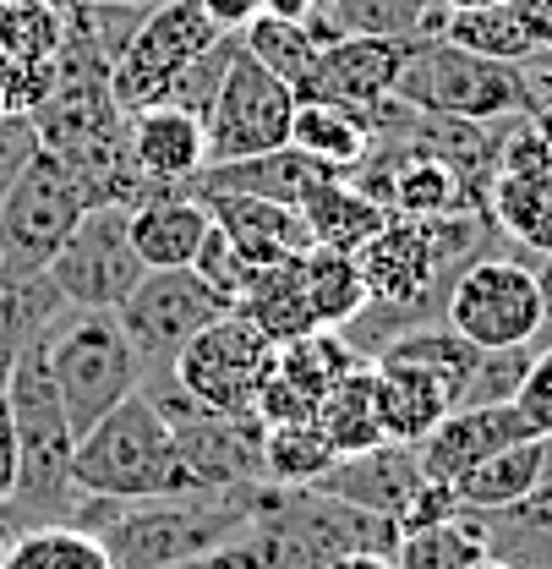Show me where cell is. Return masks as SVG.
<instances>
[{
  "label": "cell",
  "instance_id": "cell-1",
  "mask_svg": "<svg viewBox=\"0 0 552 569\" xmlns=\"http://www.w3.org/2000/svg\"><path fill=\"white\" fill-rule=\"evenodd\" d=\"M6 411H11V432H17V488H11V526L33 531V526H71L77 515V482H71V432L56 378H50V329L33 335L11 378H6Z\"/></svg>",
  "mask_w": 552,
  "mask_h": 569
},
{
  "label": "cell",
  "instance_id": "cell-2",
  "mask_svg": "<svg viewBox=\"0 0 552 569\" xmlns=\"http://www.w3.org/2000/svg\"><path fill=\"white\" fill-rule=\"evenodd\" d=\"M71 482H77V493L116 498V503L203 493L198 477H192V466L175 449L170 417L148 395L121 400L110 417H99L77 438V449H71Z\"/></svg>",
  "mask_w": 552,
  "mask_h": 569
},
{
  "label": "cell",
  "instance_id": "cell-3",
  "mask_svg": "<svg viewBox=\"0 0 552 569\" xmlns=\"http://www.w3.org/2000/svg\"><path fill=\"white\" fill-rule=\"evenodd\" d=\"M50 378L77 438L138 395L142 367L116 307H67L50 323Z\"/></svg>",
  "mask_w": 552,
  "mask_h": 569
},
{
  "label": "cell",
  "instance_id": "cell-4",
  "mask_svg": "<svg viewBox=\"0 0 552 569\" xmlns=\"http://www.w3.org/2000/svg\"><path fill=\"white\" fill-rule=\"evenodd\" d=\"M552 284L503 252L471 258L449 296H443V323L465 335L476 351H509V346H552Z\"/></svg>",
  "mask_w": 552,
  "mask_h": 569
},
{
  "label": "cell",
  "instance_id": "cell-5",
  "mask_svg": "<svg viewBox=\"0 0 552 569\" xmlns=\"http://www.w3.org/2000/svg\"><path fill=\"white\" fill-rule=\"evenodd\" d=\"M230 301L208 290L192 269H142V280L116 307L132 351L142 367V395H159L175 383V356L203 335L213 318H224Z\"/></svg>",
  "mask_w": 552,
  "mask_h": 569
},
{
  "label": "cell",
  "instance_id": "cell-6",
  "mask_svg": "<svg viewBox=\"0 0 552 569\" xmlns=\"http://www.w3.org/2000/svg\"><path fill=\"white\" fill-rule=\"evenodd\" d=\"M394 99H405L421 116L503 121V116L525 110V82H520V67H509V61L471 56L449 39H411Z\"/></svg>",
  "mask_w": 552,
  "mask_h": 569
},
{
  "label": "cell",
  "instance_id": "cell-7",
  "mask_svg": "<svg viewBox=\"0 0 552 569\" xmlns=\"http://www.w3.org/2000/svg\"><path fill=\"white\" fill-rule=\"evenodd\" d=\"M88 209L82 176L61 153L39 148L0 203V274H44Z\"/></svg>",
  "mask_w": 552,
  "mask_h": 569
},
{
  "label": "cell",
  "instance_id": "cell-8",
  "mask_svg": "<svg viewBox=\"0 0 552 569\" xmlns=\"http://www.w3.org/2000/svg\"><path fill=\"white\" fill-rule=\"evenodd\" d=\"M219 33L224 28L203 11V0H159V6H148L138 33L127 39V50L110 67V99H116V110L121 116H138V110L164 104L175 71L187 67V61H198Z\"/></svg>",
  "mask_w": 552,
  "mask_h": 569
},
{
  "label": "cell",
  "instance_id": "cell-9",
  "mask_svg": "<svg viewBox=\"0 0 552 569\" xmlns=\"http://www.w3.org/2000/svg\"><path fill=\"white\" fill-rule=\"evenodd\" d=\"M274 340L247 323L241 312H224L213 318L203 335L175 356V383L219 417H252L269 372H274Z\"/></svg>",
  "mask_w": 552,
  "mask_h": 569
},
{
  "label": "cell",
  "instance_id": "cell-10",
  "mask_svg": "<svg viewBox=\"0 0 552 569\" xmlns=\"http://www.w3.org/2000/svg\"><path fill=\"white\" fill-rule=\"evenodd\" d=\"M290 121H295V88L274 77L269 67H258L247 50L230 61L213 104L203 116L208 132V164L224 159H252L290 142Z\"/></svg>",
  "mask_w": 552,
  "mask_h": 569
},
{
  "label": "cell",
  "instance_id": "cell-11",
  "mask_svg": "<svg viewBox=\"0 0 552 569\" xmlns=\"http://www.w3.org/2000/svg\"><path fill=\"white\" fill-rule=\"evenodd\" d=\"M44 274L67 307H121L127 290L142 280V258L132 247V209L93 203Z\"/></svg>",
  "mask_w": 552,
  "mask_h": 569
},
{
  "label": "cell",
  "instance_id": "cell-12",
  "mask_svg": "<svg viewBox=\"0 0 552 569\" xmlns=\"http://www.w3.org/2000/svg\"><path fill=\"white\" fill-rule=\"evenodd\" d=\"M411 56V39H372V33H340L329 44H318L312 67L301 77L295 99H318V104H340V110H378L383 99H394L400 67Z\"/></svg>",
  "mask_w": 552,
  "mask_h": 569
},
{
  "label": "cell",
  "instance_id": "cell-13",
  "mask_svg": "<svg viewBox=\"0 0 552 569\" xmlns=\"http://www.w3.org/2000/svg\"><path fill=\"white\" fill-rule=\"evenodd\" d=\"M175 427V449L192 466L203 493H230V488H252L269 482L263 477V422L252 417H219L192 406L187 417H170Z\"/></svg>",
  "mask_w": 552,
  "mask_h": 569
},
{
  "label": "cell",
  "instance_id": "cell-14",
  "mask_svg": "<svg viewBox=\"0 0 552 569\" xmlns=\"http://www.w3.org/2000/svg\"><path fill=\"white\" fill-rule=\"evenodd\" d=\"M520 438H536V432L520 417L514 400L509 406H454L415 443V460H421V471L432 482H460L471 466H482L486 455H498V449H509Z\"/></svg>",
  "mask_w": 552,
  "mask_h": 569
},
{
  "label": "cell",
  "instance_id": "cell-15",
  "mask_svg": "<svg viewBox=\"0 0 552 569\" xmlns=\"http://www.w3.org/2000/svg\"><path fill=\"white\" fill-rule=\"evenodd\" d=\"M127 153L148 187L159 192H187L208 164V132L203 116L175 110V104H153L127 116Z\"/></svg>",
  "mask_w": 552,
  "mask_h": 569
},
{
  "label": "cell",
  "instance_id": "cell-16",
  "mask_svg": "<svg viewBox=\"0 0 552 569\" xmlns=\"http://www.w3.org/2000/svg\"><path fill=\"white\" fill-rule=\"evenodd\" d=\"M421 482H426V471H421L411 443H378V449H361V455H340L312 482V493H329V498H340V503H355V509H372V515L400 520V509L411 503V493Z\"/></svg>",
  "mask_w": 552,
  "mask_h": 569
},
{
  "label": "cell",
  "instance_id": "cell-17",
  "mask_svg": "<svg viewBox=\"0 0 552 569\" xmlns=\"http://www.w3.org/2000/svg\"><path fill=\"white\" fill-rule=\"evenodd\" d=\"M203 209H208V219L235 241V252H241L252 269L284 263V258H295V252L312 247L301 209L274 203V198H252V192H203Z\"/></svg>",
  "mask_w": 552,
  "mask_h": 569
},
{
  "label": "cell",
  "instance_id": "cell-18",
  "mask_svg": "<svg viewBox=\"0 0 552 569\" xmlns=\"http://www.w3.org/2000/svg\"><path fill=\"white\" fill-rule=\"evenodd\" d=\"M334 170H323L318 159H307L301 148H269V153H252V159H224V164H203V176L187 187L192 198L203 192H252V198H274L301 209V198Z\"/></svg>",
  "mask_w": 552,
  "mask_h": 569
},
{
  "label": "cell",
  "instance_id": "cell-19",
  "mask_svg": "<svg viewBox=\"0 0 552 569\" xmlns=\"http://www.w3.org/2000/svg\"><path fill=\"white\" fill-rule=\"evenodd\" d=\"M208 236V209L192 192H159L132 209V247L142 269H187Z\"/></svg>",
  "mask_w": 552,
  "mask_h": 569
},
{
  "label": "cell",
  "instance_id": "cell-20",
  "mask_svg": "<svg viewBox=\"0 0 552 569\" xmlns=\"http://www.w3.org/2000/svg\"><path fill=\"white\" fill-rule=\"evenodd\" d=\"M301 219H307L312 247H329V252H350V258H355V252L389 224V209H383L378 198H367L345 176H323V181L301 198Z\"/></svg>",
  "mask_w": 552,
  "mask_h": 569
},
{
  "label": "cell",
  "instance_id": "cell-21",
  "mask_svg": "<svg viewBox=\"0 0 552 569\" xmlns=\"http://www.w3.org/2000/svg\"><path fill=\"white\" fill-rule=\"evenodd\" d=\"M372 372H378V411H383V438L389 443H411L415 449L454 411V395L438 378L405 367V361H372Z\"/></svg>",
  "mask_w": 552,
  "mask_h": 569
},
{
  "label": "cell",
  "instance_id": "cell-22",
  "mask_svg": "<svg viewBox=\"0 0 552 569\" xmlns=\"http://www.w3.org/2000/svg\"><path fill=\"white\" fill-rule=\"evenodd\" d=\"M230 312H241L247 323H258L274 346L295 340V335H312V329H318V318H312L307 280H301V252H295V258H284V263L258 269L252 284H247V296H241Z\"/></svg>",
  "mask_w": 552,
  "mask_h": 569
},
{
  "label": "cell",
  "instance_id": "cell-23",
  "mask_svg": "<svg viewBox=\"0 0 552 569\" xmlns=\"http://www.w3.org/2000/svg\"><path fill=\"white\" fill-rule=\"evenodd\" d=\"M482 537L486 553L509 569H552V482H542L536 493H525L509 509H486Z\"/></svg>",
  "mask_w": 552,
  "mask_h": 569
},
{
  "label": "cell",
  "instance_id": "cell-24",
  "mask_svg": "<svg viewBox=\"0 0 552 569\" xmlns=\"http://www.w3.org/2000/svg\"><path fill=\"white\" fill-rule=\"evenodd\" d=\"M290 148H301L307 159H318L323 170L350 176L367 148H372V127L367 116L340 110V104H318V99H295V121H290Z\"/></svg>",
  "mask_w": 552,
  "mask_h": 569
},
{
  "label": "cell",
  "instance_id": "cell-25",
  "mask_svg": "<svg viewBox=\"0 0 552 569\" xmlns=\"http://www.w3.org/2000/svg\"><path fill=\"white\" fill-rule=\"evenodd\" d=\"M312 422L323 427V438L334 443V455H361V449L389 443L383 438V411H378V372H372V361H361L355 372H345L323 395V406H318Z\"/></svg>",
  "mask_w": 552,
  "mask_h": 569
},
{
  "label": "cell",
  "instance_id": "cell-26",
  "mask_svg": "<svg viewBox=\"0 0 552 569\" xmlns=\"http://www.w3.org/2000/svg\"><path fill=\"white\" fill-rule=\"evenodd\" d=\"M361 367V356L350 346L340 329H312V335H295V340H284L274 351V378H284L312 411L323 406V395Z\"/></svg>",
  "mask_w": 552,
  "mask_h": 569
},
{
  "label": "cell",
  "instance_id": "cell-27",
  "mask_svg": "<svg viewBox=\"0 0 552 569\" xmlns=\"http://www.w3.org/2000/svg\"><path fill=\"white\" fill-rule=\"evenodd\" d=\"M61 312H67V301L50 284V274H0V395H6V378H11L22 346L33 335H44Z\"/></svg>",
  "mask_w": 552,
  "mask_h": 569
},
{
  "label": "cell",
  "instance_id": "cell-28",
  "mask_svg": "<svg viewBox=\"0 0 552 569\" xmlns=\"http://www.w3.org/2000/svg\"><path fill=\"white\" fill-rule=\"evenodd\" d=\"M542 488V438H520V443H509V449H498V455H486L482 466H471L460 482H454V493L465 509H509V503H520L525 493H536Z\"/></svg>",
  "mask_w": 552,
  "mask_h": 569
},
{
  "label": "cell",
  "instance_id": "cell-29",
  "mask_svg": "<svg viewBox=\"0 0 552 569\" xmlns=\"http://www.w3.org/2000/svg\"><path fill=\"white\" fill-rule=\"evenodd\" d=\"M334 33H372V39H438L443 6L438 0H323Z\"/></svg>",
  "mask_w": 552,
  "mask_h": 569
},
{
  "label": "cell",
  "instance_id": "cell-30",
  "mask_svg": "<svg viewBox=\"0 0 552 569\" xmlns=\"http://www.w3.org/2000/svg\"><path fill=\"white\" fill-rule=\"evenodd\" d=\"M301 280H307V301L318 329H345L350 318L367 312V284L350 252H329V247H307L301 252Z\"/></svg>",
  "mask_w": 552,
  "mask_h": 569
},
{
  "label": "cell",
  "instance_id": "cell-31",
  "mask_svg": "<svg viewBox=\"0 0 552 569\" xmlns=\"http://www.w3.org/2000/svg\"><path fill=\"white\" fill-rule=\"evenodd\" d=\"M486 219H492V230L514 236L520 247L552 258V181L492 176V187H486Z\"/></svg>",
  "mask_w": 552,
  "mask_h": 569
},
{
  "label": "cell",
  "instance_id": "cell-32",
  "mask_svg": "<svg viewBox=\"0 0 552 569\" xmlns=\"http://www.w3.org/2000/svg\"><path fill=\"white\" fill-rule=\"evenodd\" d=\"M486 553L482 537V515L460 509L454 520L421 526V531H400L394 542V569H465Z\"/></svg>",
  "mask_w": 552,
  "mask_h": 569
},
{
  "label": "cell",
  "instance_id": "cell-33",
  "mask_svg": "<svg viewBox=\"0 0 552 569\" xmlns=\"http://www.w3.org/2000/svg\"><path fill=\"white\" fill-rule=\"evenodd\" d=\"M334 443L323 438L318 422H279L263 427V477L274 488H312L334 466Z\"/></svg>",
  "mask_w": 552,
  "mask_h": 569
},
{
  "label": "cell",
  "instance_id": "cell-34",
  "mask_svg": "<svg viewBox=\"0 0 552 569\" xmlns=\"http://www.w3.org/2000/svg\"><path fill=\"white\" fill-rule=\"evenodd\" d=\"M438 39H449V44H460L471 56H486V61H509V67H520L525 56H536V44L520 28V17L509 11V0L503 6H486V11H443Z\"/></svg>",
  "mask_w": 552,
  "mask_h": 569
},
{
  "label": "cell",
  "instance_id": "cell-35",
  "mask_svg": "<svg viewBox=\"0 0 552 569\" xmlns=\"http://www.w3.org/2000/svg\"><path fill=\"white\" fill-rule=\"evenodd\" d=\"M0 569H116L104 542L82 526H33L11 542Z\"/></svg>",
  "mask_w": 552,
  "mask_h": 569
},
{
  "label": "cell",
  "instance_id": "cell-36",
  "mask_svg": "<svg viewBox=\"0 0 552 569\" xmlns=\"http://www.w3.org/2000/svg\"><path fill=\"white\" fill-rule=\"evenodd\" d=\"M241 50H247L258 67H269L274 77H284L290 88H301V77H307L312 56H318V39H312L307 22H290V17L258 11V17L241 28Z\"/></svg>",
  "mask_w": 552,
  "mask_h": 569
},
{
  "label": "cell",
  "instance_id": "cell-37",
  "mask_svg": "<svg viewBox=\"0 0 552 569\" xmlns=\"http://www.w3.org/2000/svg\"><path fill=\"white\" fill-rule=\"evenodd\" d=\"M536 351H542V346L482 351V356H476V372H471V383H465V395H460V406H509V400L520 395V383H525V372H531Z\"/></svg>",
  "mask_w": 552,
  "mask_h": 569
},
{
  "label": "cell",
  "instance_id": "cell-38",
  "mask_svg": "<svg viewBox=\"0 0 552 569\" xmlns=\"http://www.w3.org/2000/svg\"><path fill=\"white\" fill-rule=\"evenodd\" d=\"M187 269H192V274H198L208 290H219V296H224L230 307H235V301L247 296V284H252V274H258V269H252V263H247V258L235 252V241H230V236H224V230H219L213 219H208L203 247H198V258H192Z\"/></svg>",
  "mask_w": 552,
  "mask_h": 569
},
{
  "label": "cell",
  "instance_id": "cell-39",
  "mask_svg": "<svg viewBox=\"0 0 552 569\" xmlns=\"http://www.w3.org/2000/svg\"><path fill=\"white\" fill-rule=\"evenodd\" d=\"M33 153H39L33 116H28V110H0V203H6V192L17 187V176L33 164Z\"/></svg>",
  "mask_w": 552,
  "mask_h": 569
},
{
  "label": "cell",
  "instance_id": "cell-40",
  "mask_svg": "<svg viewBox=\"0 0 552 569\" xmlns=\"http://www.w3.org/2000/svg\"><path fill=\"white\" fill-rule=\"evenodd\" d=\"M514 406H520V417L531 422L536 438H548L552 432V346L536 351L531 372H525V383H520V395H514Z\"/></svg>",
  "mask_w": 552,
  "mask_h": 569
},
{
  "label": "cell",
  "instance_id": "cell-41",
  "mask_svg": "<svg viewBox=\"0 0 552 569\" xmlns=\"http://www.w3.org/2000/svg\"><path fill=\"white\" fill-rule=\"evenodd\" d=\"M460 509H465V503H460V493H454V482H432V477H426V482L411 493V503L400 509V520H394V526H400V531H421V526L454 520Z\"/></svg>",
  "mask_w": 552,
  "mask_h": 569
},
{
  "label": "cell",
  "instance_id": "cell-42",
  "mask_svg": "<svg viewBox=\"0 0 552 569\" xmlns=\"http://www.w3.org/2000/svg\"><path fill=\"white\" fill-rule=\"evenodd\" d=\"M520 82H525V110H536V104H552V44L520 61Z\"/></svg>",
  "mask_w": 552,
  "mask_h": 569
},
{
  "label": "cell",
  "instance_id": "cell-43",
  "mask_svg": "<svg viewBox=\"0 0 552 569\" xmlns=\"http://www.w3.org/2000/svg\"><path fill=\"white\" fill-rule=\"evenodd\" d=\"M509 11L520 17V28L531 33V44L536 50H548L552 44V0H509Z\"/></svg>",
  "mask_w": 552,
  "mask_h": 569
},
{
  "label": "cell",
  "instance_id": "cell-44",
  "mask_svg": "<svg viewBox=\"0 0 552 569\" xmlns=\"http://www.w3.org/2000/svg\"><path fill=\"white\" fill-rule=\"evenodd\" d=\"M11 488H17V432H11V411L0 395V509L11 503Z\"/></svg>",
  "mask_w": 552,
  "mask_h": 569
},
{
  "label": "cell",
  "instance_id": "cell-45",
  "mask_svg": "<svg viewBox=\"0 0 552 569\" xmlns=\"http://www.w3.org/2000/svg\"><path fill=\"white\" fill-rule=\"evenodd\" d=\"M203 11L224 28V33H241V28L258 17V0H203Z\"/></svg>",
  "mask_w": 552,
  "mask_h": 569
},
{
  "label": "cell",
  "instance_id": "cell-46",
  "mask_svg": "<svg viewBox=\"0 0 552 569\" xmlns=\"http://www.w3.org/2000/svg\"><path fill=\"white\" fill-rule=\"evenodd\" d=\"M323 569H394V553H372V548H355V553H340Z\"/></svg>",
  "mask_w": 552,
  "mask_h": 569
},
{
  "label": "cell",
  "instance_id": "cell-47",
  "mask_svg": "<svg viewBox=\"0 0 552 569\" xmlns=\"http://www.w3.org/2000/svg\"><path fill=\"white\" fill-rule=\"evenodd\" d=\"M531 121H536V132H542V142H548V153H552V104H536V110H525Z\"/></svg>",
  "mask_w": 552,
  "mask_h": 569
},
{
  "label": "cell",
  "instance_id": "cell-48",
  "mask_svg": "<svg viewBox=\"0 0 552 569\" xmlns=\"http://www.w3.org/2000/svg\"><path fill=\"white\" fill-rule=\"evenodd\" d=\"M17 537H22V531H17V526H11V515L0 509V559L11 553V542H17Z\"/></svg>",
  "mask_w": 552,
  "mask_h": 569
},
{
  "label": "cell",
  "instance_id": "cell-49",
  "mask_svg": "<svg viewBox=\"0 0 552 569\" xmlns=\"http://www.w3.org/2000/svg\"><path fill=\"white\" fill-rule=\"evenodd\" d=\"M443 11H486V6H503V0H438Z\"/></svg>",
  "mask_w": 552,
  "mask_h": 569
},
{
  "label": "cell",
  "instance_id": "cell-50",
  "mask_svg": "<svg viewBox=\"0 0 552 569\" xmlns=\"http://www.w3.org/2000/svg\"><path fill=\"white\" fill-rule=\"evenodd\" d=\"M542 482H552V432L542 438Z\"/></svg>",
  "mask_w": 552,
  "mask_h": 569
},
{
  "label": "cell",
  "instance_id": "cell-51",
  "mask_svg": "<svg viewBox=\"0 0 552 569\" xmlns=\"http://www.w3.org/2000/svg\"><path fill=\"white\" fill-rule=\"evenodd\" d=\"M465 569H509V565H503V559H492V553H482L476 565H465Z\"/></svg>",
  "mask_w": 552,
  "mask_h": 569
},
{
  "label": "cell",
  "instance_id": "cell-52",
  "mask_svg": "<svg viewBox=\"0 0 552 569\" xmlns=\"http://www.w3.org/2000/svg\"><path fill=\"white\" fill-rule=\"evenodd\" d=\"M22 6H44V11H67L71 0H22Z\"/></svg>",
  "mask_w": 552,
  "mask_h": 569
},
{
  "label": "cell",
  "instance_id": "cell-53",
  "mask_svg": "<svg viewBox=\"0 0 552 569\" xmlns=\"http://www.w3.org/2000/svg\"><path fill=\"white\" fill-rule=\"evenodd\" d=\"M121 6H159V0H121Z\"/></svg>",
  "mask_w": 552,
  "mask_h": 569
}]
</instances>
